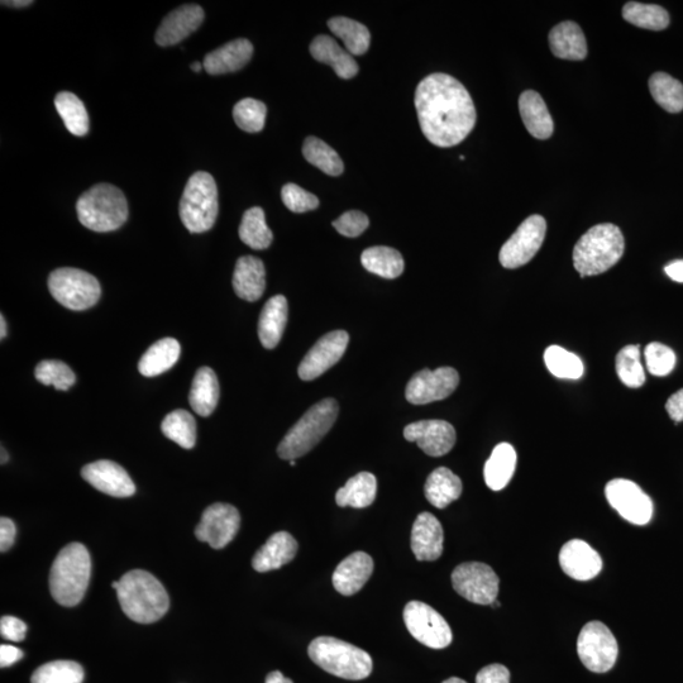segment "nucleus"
Segmentation results:
<instances>
[{
	"mask_svg": "<svg viewBox=\"0 0 683 683\" xmlns=\"http://www.w3.org/2000/svg\"><path fill=\"white\" fill-rule=\"evenodd\" d=\"M414 103L420 128L434 146L460 145L475 128L474 100L451 75L437 73L420 81Z\"/></svg>",
	"mask_w": 683,
	"mask_h": 683,
	"instance_id": "obj_1",
	"label": "nucleus"
},
{
	"mask_svg": "<svg viewBox=\"0 0 683 683\" xmlns=\"http://www.w3.org/2000/svg\"><path fill=\"white\" fill-rule=\"evenodd\" d=\"M117 595L123 613L140 624L156 623L170 608L165 587L154 575L143 570L123 575L118 581Z\"/></svg>",
	"mask_w": 683,
	"mask_h": 683,
	"instance_id": "obj_2",
	"label": "nucleus"
},
{
	"mask_svg": "<svg viewBox=\"0 0 683 683\" xmlns=\"http://www.w3.org/2000/svg\"><path fill=\"white\" fill-rule=\"evenodd\" d=\"M92 558L87 547L71 543L57 554L50 572V591L56 603L66 608L79 605L88 590Z\"/></svg>",
	"mask_w": 683,
	"mask_h": 683,
	"instance_id": "obj_3",
	"label": "nucleus"
},
{
	"mask_svg": "<svg viewBox=\"0 0 683 683\" xmlns=\"http://www.w3.org/2000/svg\"><path fill=\"white\" fill-rule=\"evenodd\" d=\"M625 250L622 231L615 224H597L573 248V266L581 277L604 274L618 264Z\"/></svg>",
	"mask_w": 683,
	"mask_h": 683,
	"instance_id": "obj_4",
	"label": "nucleus"
},
{
	"mask_svg": "<svg viewBox=\"0 0 683 683\" xmlns=\"http://www.w3.org/2000/svg\"><path fill=\"white\" fill-rule=\"evenodd\" d=\"M308 653L315 665L345 680H365L374 667L370 654L364 649L333 637L314 639Z\"/></svg>",
	"mask_w": 683,
	"mask_h": 683,
	"instance_id": "obj_5",
	"label": "nucleus"
},
{
	"mask_svg": "<svg viewBox=\"0 0 683 683\" xmlns=\"http://www.w3.org/2000/svg\"><path fill=\"white\" fill-rule=\"evenodd\" d=\"M76 212L80 223L90 231L113 232L126 223L128 203L117 186L98 184L81 195Z\"/></svg>",
	"mask_w": 683,
	"mask_h": 683,
	"instance_id": "obj_6",
	"label": "nucleus"
},
{
	"mask_svg": "<svg viewBox=\"0 0 683 683\" xmlns=\"http://www.w3.org/2000/svg\"><path fill=\"white\" fill-rule=\"evenodd\" d=\"M338 412L334 399H324L315 404L280 442L277 448L280 458L293 461L307 455L331 431Z\"/></svg>",
	"mask_w": 683,
	"mask_h": 683,
	"instance_id": "obj_7",
	"label": "nucleus"
},
{
	"mask_svg": "<svg viewBox=\"0 0 683 683\" xmlns=\"http://www.w3.org/2000/svg\"><path fill=\"white\" fill-rule=\"evenodd\" d=\"M219 212L218 188L213 176L198 171L185 186L180 200V218L190 233L210 231Z\"/></svg>",
	"mask_w": 683,
	"mask_h": 683,
	"instance_id": "obj_8",
	"label": "nucleus"
},
{
	"mask_svg": "<svg viewBox=\"0 0 683 683\" xmlns=\"http://www.w3.org/2000/svg\"><path fill=\"white\" fill-rule=\"evenodd\" d=\"M49 289L57 303L76 312L93 308L102 295L97 277L73 267L51 272Z\"/></svg>",
	"mask_w": 683,
	"mask_h": 683,
	"instance_id": "obj_9",
	"label": "nucleus"
},
{
	"mask_svg": "<svg viewBox=\"0 0 683 683\" xmlns=\"http://www.w3.org/2000/svg\"><path fill=\"white\" fill-rule=\"evenodd\" d=\"M577 652L587 670L605 673L614 667L618 659V642L605 624L591 622L581 630Z\"/></svg>",
	"mask_w": 683,
	"mask_h": 683,
	"instance_id": "obj_10",
	"label": "nucleus"
},
{
	"mask_svg": "<svg viewBox=\"0 0 683 683\" xmlns=\"http://www.w3.org/2000/svg\"><path fill=\"white\" fill-rule=\"evenodd\" d=\"M499 584L498 575L485 563H462L452 573L453 589L477 605H493L499 595Z\"/></svg>",
	"mask_w": 683,
	"mask_h": 683,
	"instance_id": "obj_11",
	"label": "nucleus"
},
{
	"mask_svg": "<svg viewBox=\"0 0 683 683\" xmlns=\"http://www.w3.org/2000/svg\"><path fill=\"white\" fill-rule=\"evenodd\" d=\"M404 622L412 637L425 647L443 649L452 643L450 625L432 606L410 601L404 609Z\"/></svg>",
	"mask_w": 683,
	"mask_h": 683,
	"instance_id": "obj_12",
	"label": "nucleus"
},
{
	"mask_svg": "<svg viewBox=\"0 0 683 683\" xmlns=\"http://www.w3.org/2000/svg\"><path fill=\"white\" fill-rule=\"evenodd\" d=\"M547 222L542 216H530L520 224L513 236L501 247L499 260L505 269L514 270L527 265L546 238Z\"/></svg>",
	"mask_w": 683,
	"mask_h": 683,
	"instance_id": "obj_13",
	"label": "nucleus"
},
{
	"mask_svg": "<svg viewBox=\"0 0 683 683\" xmlns=\"http://www.w3.org/2000/svg\"><path fill=\"white\" fill-rule=\"evenodd\" d=\"M606 499L620 517L635 525H646L653 517V503L633 481L616 479L605 487Z\"/></svg>",
	"mask_w": 683,
	"mask_h": 683,
	"instance_id": "obj_14",
	"label": "nucleus"
},
{
	"mask_svg": "<svg viewBox=\"0 0 683 683\" xmlns=\"http://www.w3.org/2000/svg\"><path fill=\"white\" fill-rule=\"evenodd\" d=\"M240 511L233 505L217 503L204 511L195 529L198 541L208 543L214 549L228 546L240 530Z\"/></svg>",
	"mask_w": 683,
	"mask_h": 683,
	"instance_id": "obj_15",
	"label": "nucleus"
},
{
	"mask_svg": "<svg viewBox=\"0 0 683 683\" xmlns=\"http://www.w3.org/2000/svg\"><path fill=\"white\" fill-rule=\"evenodd\" d=\"M458 384L460 375L452 367L419 371L408 382L405 398L414 405L433 403L455 393Z\"/></svg>",
	"mask_w": 683,
	"mask_h": 683,
	"instance_id": "obj_16",
	"label": "nucleus"
},
{
	"mask_svg": "<svg viewBox=\"0 0 683 683\" xmlns=\"http://www.w3.org/2000/svg\"><path fill=\"white\" fill-rule=\"evenodd\" d=\"M348 342L350 336L345 331H334L320 338L299 366L300 379L312 381L331 369L345 355Z\"/></svg>",
	"mask_w": 683,
	"mask_h": 683,
	"instance_id": "obj_17",
	"label": "nucleus"
},
{
	"mask_svg": "<svg viewBox=\"0 0 683 683\" xmlns=\"http://www.w3.org/2000/svg\"><path fill=\"white\" fill-rule=\"evenodd\" d=\"M404 437L418 444L428 456L442 457L451 452L456 444V431L446 420H422L409 424L404 429Z\"/></svg>",
	"mask_w": 683,
	"mask_h": 683,
	"instance_id": "obj_18",
	"label": "nucleus"
},
{
	"mask_svg": "<svg viewBox=\"0 0 683 683\" xmlns=\"http://www.w3.org/2000/svg\"><path fill=\"white\" fill-rule=\"evenodd\" d=\"M81 476L100 493L114 498H130L135 495L136 486L122 466L113 461H97L83 468Z\"/></svg>",
	"mask_w": 683,
	"mask_h": 683,
	"instance_id": "obj_19",
	"label": "nucleus"
},
{
	"mask_svg": "<svg viewBox=\"0 0 683 683\" xmlns=\"http://www.w3.org/2000/svg\"><path fill=\"white\" fill-rule=\"evenodd\" d=\"M203 8L197 4L175 9L167 14L156 32V44L161 47L175 46L198 30L204 21Z\"/></svg>",
	"mask_w": 683,
	"mask_h": 683,
	"instance_id": "obj_20",
	"label": "nucleus"
},
{
	"mask_svg": "<svg viewBox=\"0 0 683 683\" xmlns=\"http://www.w3.org/2000/svg\"><path fill=\"white\" fill-rule=\"evenodd\" d=\"M560 565L567 576L577 581L595 579L603 570L600 554L580 539H573L562 547Z\"/></svg>",
	"mask_w": 683,
	"mask_h": 683,
	"instance_id": "obj_21",
	"label": "nucleus"
},
{
	"mask_svg": "<svg viewBox=\"0 0 683 683\" xmlns=\"http://www.w3.org/2000/svg\"><path fill=\"white\" fill-rule=\"evenodd\" d=\"M442 524L431 513L418 515L412 529V551L418 561H436L443 553Z\"/></svg>",
	"mask_w": 683,
	"mask_h": 683,
	"instance_id": "obj_22",
	"label": "nucleus"
},
{
	"mask_svg": "<svg viewBox=\"0 0 683 683\" xmlns=\"http://www.w3.org/2000/svg\"><path fill=\"white\" fill-rule=\"evenodd\" d=\"M374 572V561L365 552L352 553L343 560L333 573L334 589L343 596H352L366 585Z\"/></svg>",
	"mask_w": 683,
	"mask_h": 683,
	"instance_id": "obj_23",
	"label": "nucleus"
},
{
	"mask_svg": "<svg viewBox=\"0 0 683 683\" xmlns=\"http://www.w3.org/2000/svg\"><path fill=\"white\" fill-rule=\"evenodd\" d=\"M253 55L246 38H238L205 56L203 66L209 75H223L245 68Z\"/></svg>",
	"mask_w": 683,
	"mask_h": 683,
	"instance_id": "obj_24",
	"label": "nucleus"
},
{
	"mask_svg": "<svg viewBox=\"0 0 683 683\" xmlns=\"http://www.w3.org/2000/svg\"><path fill=\"white\" fill-rule=\"evenodd\" d=\"M233 289L237 296L247 302L259 300L266 289L264 262L253 256L238 259L233 274Z\"/></svg>",
	"mask_w": 683,
	"mask_h": 683,
	"instance_id": "obj_25",
	"label": "nucleus"
},
{
	"mask_svg": "<svg viewBox=\"0 0 683 683\" xmlns=\"http://www.w3.org/2000/svg\"><path fill=\"white\" fill-rule=\"evenodd\" d=\"M298 553V542L288 532L275 533L255 554L252 566L257 572L279 570L294 560Z\"/></svg>",
	"mask_w": 683,
	"mask_h": 683,
	"instance_id": "obj_26",
	"label": "nucleus"
},
{
	"mask_svg": "<svg viewBox=\"0 0 683 683\" xmlns=\"http://www.w3.org/2000/svg\"><path fill=\"white\" fill-rule=\"evenodd\" d=\"M315 60L331 66L339 78L352 79L358 74V64L353 56L339 46L331 36L319 35L309 47Z\"/></svg>",
	"mask_w": 683,
	"mask_h": 683,
	"instance_id": "obj_27",
	"label": "nucleus"
},
{
	"mask_svg": "<svg viewBox=\"0 0 683 683\" xmlns=\"http://www.w3.org/2000/svg\"><path fill=\"white\" fill-rule=\"evenodd\" d=\"M519 111L525 128L537 140H548L554 131V122L541 94L527 90L519 98Z\"/></svg>",
	"mask_w": 683,
	"mask_h": 683,
	"instance_id": "obj_28",
	"label": "nucleus"
},
{
	"mask_svg": "<svg viewBox=\"0 0 683 683\" xmlns=\"http://www.w3.org/2000/svg\"><path fill=\"white\" fill-rule=\"evenodd\" d=\"M549 46L558 59L581 61L587 56V42L584 32L577 23L566 21L549 32Z\"/></svg>",
	"mask_w": 683,
	"mask_h": 683,
	"instance_id": "obj_29",
	"label": "nucleus"
},
{
	"mask_svg": "<svg viewBox=\"0 0 683 683\" xmlns=\"http://www.w3.org/2000/svg\"><path fill=\"white\" fill-rule=\"evenodd\" d=\"M288 300L284 295H276L265 304L259 320V337L266 350H274L279 345L288 323Z\"/></svg>",
	"mask_w": 683,
	"mask_h": 683,
	"instance_id": "obj_30",
	"label": "nucleus"
},
{
	"mask_svg": "<svg viewBox=\"0 0 683 683\" xmlns=\"http://www.w3.org/2000/svg\"><path fill=\"white\" fill-rule=\"evenodd\" d=\"M462 481L450 468L439 467L425 482V498L438 509L447 508L462 495Z\"/></svg>",
	"mask_w": 683,
	"mask_h": 683,
	"instance_id": "obj_31",
	"label": "nucleus"
},
{
	"mask_svg": "<svg viewBox=\"0 0 683 683\" xmlns=\"http://www.w3.org/2000/svg\"><path fill=\"white\" fill-rule=\"evenodd\" d=\"M517 452L509 443H500L494 448L485 463L484 477L491 490L500 491L508 486L517 468Z\"/></svg>",
	"mask_w": 683,
	"mask_h": 683,
	"instance_id": "obj_32",
	"label": "nucleus"
},
{
	"mask_svg": "<svg viewBox=\"0 0 683 683\" xmlns=\"http://www.w3.org/2000/svg\"><path fill=\"white\" fill-rule=\"evenodd\" d=\"M189 401L191 408L200 417H209L216 410L219 401V382L216 372L210 367H202L195 374Z\"/></svg>",
	"mask_w": 683,
	"mask_h": 683,
	"instance_id": "obj_33",
	"label": "nucleus"
},
{
	"mask_svg": "<svg viewBox=\"0 0 683 683\" xmlns=\"http://www.w3.org/2000/svg\"><path fill=\"white\" fill-rule=\"evenodd\" d=\"M180 343L174 338H164L148 348L142 356L138 370L146 377H155L173 369L179 361Z\"/></svg>",
	"mask_w": 683,
	"mask_h": 683,
	"instance_id": "obj_34",
	"label": "nucleus"
},
{
	"mask_svg": "<svg viewBox=\"0 0 683 683\" xmlns=\"http://www.w3.org/2000/svg\"><path fill=\"white\" fill-rule=\"evenodd\" d=\"M377 494L376 477L370 472H361L337 491L336 501L341 508L351 506L355 509H364L374 503Z\"/></svg>",
	"mask_w": 683,
	"mask_h": 683,
	"instance_id": "obj_35",
	"label": "nucleus"
},
{
	"mask_svg": "<svg viewBox=\"0 0 683 683\" xmlns=\"http://www.w3.org/2000/svg\"><path fill=\"white\" fill-rule=\"evenodd\" d=\"M362 265L371 274L393 280L404 272V259L399 251L391 247L367 248L361 256Z\"/></svg>",
	"mask_w": 683,
	"mask_h": 683,
	"instance_id": "obj_36",
	"label": "nucleus"
},
{
	"mask_svg": "<svg viewBox=\"0 0 683 683\" xmlns=\"http://www.w3.org/2000/svg\"><path fill=\"white\" fill-rule=\"evenodd\" d=\"M329 30L341 38L352 56H361L370 49L371 33L365 25L347 17H334L328 21Z\"/></svg>",
	"mask_w": 683,
	"mask_h": 683,
	"instance_id": "obj_37",
	"label": "nucleus"
},
{
	"mask_svg": "<svg viewBox=\"0 0 683 683\" xmlns=\"http://www.w3.org/2000/svg\"><path fill=\"white\" fill-rule=\"evenodd\" d=\"M55 107L65 127L71 135L84 137L89 132V116L87 108L75 94L62 92L56 95Z\"/></svg>",
	"mask_w": 683,
	"mask_h": 683,
	"instance_id": "obj_38",
	"label": "nucleus"
},
{
	"mask_svg": "<svg viewBox=\"0 0 683 683\" xmlns=\"http://www.w3.org/2000/svg\"><path fill=\"white\" fill-rule=\"evenodd\" d=\"M238 233L242 242L253 250H266L274 240L271 229L266 224L264 209L260 207L248 209L243 214Z\"/></svg>",
	"mask_w": 683,
	"mask_h": 683,
	"instance_id": "obj_39",
	"label": "nucleus"
},
{
	"mask_svg": "<svg viewBox=\"0 0 683 683\" xmlns=\"http://www.w3.org/2000/svg\"><path fill=\"white\" fill-rule=\"evenodd\" d=\"M649 90L659 107L668 113L683 111V85L666 73H656L649 79Z\"/></svg>",
	"mask_w": 683,
	"mask_h": 683,
	"instance_id": "obj_40",
	"label": "nucleus"
},
{
	"mask_svg": "<svg viewBox=\"0 0 683 683\" xmlns=\"http://www.w3.org/2000/svg\"><path fill=\"white\" fill-rule=\"evenodd\" d=\"M623 18L644 30L662 31L670 25V14L656 4L628 2L623 8Z\"/></svg>",
	"mask_w": 683,
	"mask_h": 683,
	"instance_id": "obj_41",
	"label": "nucleus"
},
{
	"mask_svg": "<svg viewBox=\"0 0 683 683\" xmlns=\"http://www.w3.org/2000/svg\"><path fill=\"white\" fill-rule=\"evenodd\" d=\"M161 431L166 438L179 444L185 450H191L197 443V423L193 415L186 410H174L167 415L161 424Z\"/></svg>",
	"mask_w": 683,
	"mask_h": 683,
	"instance_id": "obj_42",
	"label": "nucleus"
},
{
	"mask_svg": "<svg viewBox=\"0 0 683 683\" xmlns=\"http://www.w3.org/2000/svg\"><path fill=\"white\" fill-rule=\"evenodd\" d=\"M303 155L309 164L318 167L324 174L339 176L345 170V165L337 152L317 137L310 136L304 141Z\"/></svg>",
	"mask_w": 683,
	"mask_h": 683,
	"instance_id": "obj_43",
	"label": "nucleus"
},
{
	"mask_svg": "<svg viewBox=\"0 0 683 683\" xmlns=\"http://www.w3.org/2000/svg\"><path fill=\"white\" fill-rule=\"evenodd\" d=\"M547 369L558 379L579 380L584 376L585 367L581 358L560 346L548 347L544 352Z\"/></svg>",
	"mask_w": 683,
	"mask_h": 683,
	"instance_id": "obj_44",
	"label": "nucleus"
},
{
	"mask_svg": "<svg viewBox=\"0 0 683 683\" xmlns=\"http://www.w3.org/2000/svg\"><path fill=\"white\" fill-rule=\"evenodd\" d=\"M83 667L74 661H55L37 668L32 683H83Z\"/></svg>",
	"mask_w": 683,
	"mask_h": 683,
	"instance_id": "obj_45",
	"label": "nucleus"
},
{
	"mask_svg": "<svg viewBox=\"0 0 683 683\" xmlns=\"http://www.w3.org/2000/svg\"><path fill=\"white\" fill-rule=\"evenodd\" d=\"M616 372L619 379L630 389H638L646 382V374L640 364L639 346H627L616 356Z\"/></svg>",
	"mask_w": 683,
	"mask_h": 683,
	"instance_id": "obj_46",
	"label": "nucleus"
},
{
	"mask_svg": "<svg viewBox=\"0 0 683 683\" xmlns=\"http://www.w3.org/2000/svg\"><path fill=\"white\" fill-rule=\"evenodd\" d=\"M267 108L260 100L246 98L234 105L233 118L242 131L257 133L264 130Z\"/></svg>",
	"mask_w": 683,
	"mask_h": 683,
	"instance_id": "obj_47",
	"label": "nucleus"
},
{
	"mask_svg": "<svg viewBox=\"0 0 683 683\" xmlns=\"http://www.w3.org/2000/svg\"><path fill=\"white\" fill-rule=\"evenodd\" d=\"M37 381L46 386H54L60 391H68L75 385L74 371L62 361L46 360L40 362L35 370Z\"/></svg>",
	"mask_w": 683,
	"mask_h": 683,
	"instance_id": "obj_48",
	"label": "nucleus"
},
{
	"mask_svg": "<svg viewBox=\"0 0 683 683\" xmlns=\"http://www.w3.org/2000/svg\"><path fill=\"white\" fill-rule=\"evenodd\" d=\"M646 361L652 375L667 376L675 369L677 358L670 347L653 342L646 348Z\"/></svg>",
	"mask_w": 683,
	"mask_h": 683,
	"instance_id": "obj_49",
	"label": "nucleus"
},
{
	"mask_svg": "<svg viewBox=\"0 0 683 683\" xmlns=\"http://www.w3.org/2000/svg\"><path fill=\"white\" fill-rule=\"evenodd\" d=\"M285 207L294 213H305L319 207V199L296 184H286L281 190Z\"/></svg>",
	"mask_w": 683,
	"mask_h": 683,
	"instance_id": "obj_50",
	"label": "nucleus"
},
{
	"mask_svg": "<svg viewBox=\"0 0 683 683\" xmlns=\"http://www.w3.org/2000/svg\"><path fill=\"white\" fill-rule=\"evenodd\" d=\"M369 226V217L358 210H350L333 222V227L338 233L350 238L361 236Z\"/></svg>",
	"mask_w": 683,
	"mask_h": 683,
	"instance_id": "obj_51",
	"label": "nucleus"
},
{
	"mask_svg": "<svg viewBox=\"0 0 683 683\" xmlns=\"http://www.w3.org/2000/svg\"><path fill=\"white\" fill-rule=\"evenodd\" d=\"M26 633V623L16 616H3L0 619V634L3 638L11 640V642H22L26 638Z\"/></svg>",
	"mask_w": 683,
	"mask_h": 683,
	"instance_id": "obj_52",
	"label": "nucleus"
},
{
	"mask_svg": "<svg viewBox=\"0 0 683 683\" xmlns=\"http://www.w3.org/2000/svg\"><path fill=\"white\" fill-rule=\"evenodd\" d=\"M476 683H510V672L503 665H490L477 673Z\"/></svg>",
	"mask_w": 683,
	"mask_h": 683,
	"instance_id": "obj_53",
	"label": "nucleus"
},
{
	"mask_svg": "<svg viewBox=\"0 0 683 683\" xmlns=\"http://www.w3.org/2000/svg\"><path fill=\"white\" fill-rule=\"evenodd\" d=\"M16 534L17 528L13 520L4 517L0 519V551L4 553L12 548Z\"/></svg>",
	"mask_w": 683,
	"mask_h": 683,
	"instance_id": "obj_54",
	"label": "nucleus"
},
{
	"mask_svg": "<svg viewBox=\"0 0 683 683\" xmlns=\"http://www.w3.org/2000/svg\"><path fill=\"white\" fill-rule=\"evenodd\" d=\"M667 413L670 414L672 420L680 423L683 420V389L673 394L666 403Z\"/></svg>",
	"mask_w": 683,
	"mask_h": 683,
	"instance_id": "obj_55",
	"label": "nucleus"
},
{
	"mask_svg": "<svg viewBox=\"0 0 683 683\" xmlns=\"http://www.w3.org/2000/svg\"><path fill=\"white\" fill-rule=\"evenodd\" d=\"M25 656L21 649L13 646H0V667L6 668L14 665Z\"/></svg>",
	"mask_w": 683,
	"mask_h": 683,
	"instance_id": "obj_56",
	"label": "nucleus"
},
{
	"mask_svg": "<svg viewBox=\"0 0 683 683\" xmlns=\"http://www.w3.org/2000/svg\"><path fill=\"white\" fill-rule=\"evenodd\" d=\"M666 274L677 283H683V261H675L666 267Z\"/></svg>",
	"mask_w": 683,
	"mask_h": 683,
	"instance_id": "obj_57",
	"label": "nucleus"
},
{
	"mask_svg": "<svg viewBox=\"0 0 683 683\" xmlns=\"http://www.w3.org/2000/svg\"><path fill=\"white\" fill-rule=\"evenodd\" d=\"M265 683H294L290 678L285 677L280 671H274L269 673L266 677Z\"/></svg>",
	"mask_w": 683,
	"mask_h": 683,
	"instance_id": "obj_58",
	"label": "nucleus"
},
{
	"mask_svg": "<svg viewBox=\"0 0 683 683\" xmlns=\"http://www.w3.org/2000/svg\"><path fill=\"white\" fill-rule=\"evenodd\" d=\"M2 4L7 7L25 8L32 6L33 2L31 0H13V2H2Z\"/></svg>",
	"mask_w": 683,
	"mask_h": 683,
	"instance_id": "obj_59",
	"label": "nucleus"
},
{
	"mask_svg": "<svg viewBox=\"0 0 683 683\" xmlns=\"http://www.w3.org/2000/svg\"><path fill=\"white\" fill-rule=\"evenodd\" d=\"M0 338L4 339L7 337V322L6 318H4V315L0 317Z\"/></svg>",
	"mask_w": 683,
	"mask_h": 683,
	"instance_id": "obj_60",
	"label": "nucleus"
},
{
	"mask_svg": "<svg viewBox=\"0 0 683 683\" xmlns=\"http://www.w3.org/2000/svg\"><path fill=\"white\" fill-rule=\"evenodd\" d=\"M190 68L191 70L195 71V73H200L204 66L200 64V62H194V64H191Z\"/></svg>",
	"mask_w": 683,
	"mask_h": 683,
	"instance_id": "obj_61",
	"label": "nucleus"
},
{
	"mask_svg": "<svg viewBox=\"0 0 683 683\" xmlns=\"http://www.w3.org/2000/svg\"><path fill=\"white\" fill-rule=\"evenodd\" d=\"M443 683H467V682L461 680V678H458V677H451V678H448V680L444 681Z\"/></svg>",
	"mask_w": 683,
	"mask_h": 683,
	"instance_id": "obj_62",
	"label": "nucleus"
},
{
	"mask_svg": "<svg viewBox=\"0 0 683 683\" xmlns=\"http://www.w3.org/2000/svg\"><path fill=\"white\" fill-rule=\"evenodd\" d=\"M8 462V453L2 448V465Z\"/></svg>",
	"mask_w": 683,
	"mask_h": 683,
	"instance_id": "obj_63",
	"label": "nucleus"
},
{
	"mask_svg": "<svg viewBox=\"0 0 683 683\" xmlns=\"http://www.w3.org/2000/svg\"><path fill=\"white\" fill-rule=\"evenodd\" d=\"M290 465L294 467L296 465L295 460L290 461Z\"/></svg>",
	"mask_w": 683,
	"mask_h": 683,
	"instance_id": "obj_64",
	"label": "nucleus"
}]
</instances>
